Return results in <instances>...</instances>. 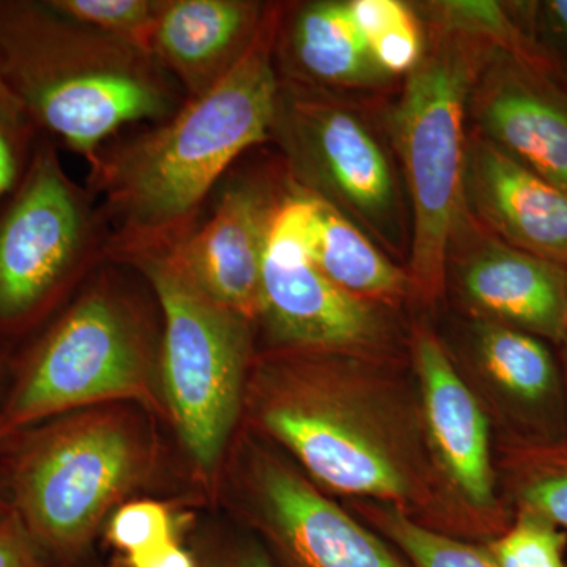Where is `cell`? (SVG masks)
Masks as SVG:
<instances>
[{"instance_id":"1","label":"cell","mask_w":567,"mask_h":567,"mask_svg":"<svg viewBox=\"0 0 567 567\" xmlns=\"http://www.w3.org/2000/svg\"><path fill=\"white\" fill-rule=\"evenodd\" d=\"M279 22L278 7H270L251 47L223 80L147 132L99 152L89 183L112 226L104 249L112 259L181 245L226 171L270 140Z\"/></svg>"},{"instance_id":"2","label":"cell","mask_w":567,"mask_h":567,"mask_svg":"<svg viewBox=\"0 0 567 567\" xmlns=\"http://www.w3.org/2000/svg\"><path fill=\"white\" fill-rule=\"evenodd\" d=\"M0 62L40 133L89 166L122 128L162 123L186 100L147 51L71 20L50 0H0Z\"/></svg>"},{"instance_id":"3","label":"cell","mask_w":567,"mask_h":567,"mask_svg":"<svg viewBox=\"0 0 567 567\" xmlns=\"http://www.w3.org/2000/svg\"><path fill=\"white\" fill-rule=\"evenodd\" d=\"M491 47L442 32L434 50L406 78L391 114L413 210L410 279L439 292L447 257L464 227L465 114Z\"/></svg>"},{"instance_id":"4","label":"cell","mask_w":567,"mask_h":567,"mask_svg":"<svg viewBox=\"0 0 567 567\" xmlns=\"http://www.w3.org/2000/svg\"><path fill=\"white\" fill-rule=\"evenodd\" d=\"M122 262L140 268L162 305L167 401L194 461L215 468L240 405L249 320L205 295L171 248Z\"/></svg>"},{"instance_id":"5","label":"cell","mask_w":567,"mask_h":567,"mask_svg":"<svg viewBox=\"0 0 567 567\" xmlns=\"http://www.w3.org/2000/svg\"><path fill=\"white\" fill-rule=\"evenodd\" d=\"M102 224L43 134L21 181L0 203V336L31 327L92 249H106Z\"/></svg>"},{"instance_id":"6","label":"cell","mask_w":567,"mask_h":567,"mask_svg":"<svg viewBox=\"0 0 567 567\" xmlns=\"http://www.w3.org/2000/svg\"><path fill=\"white\" fill-rule=\"evenodd\" d=\"M136 472L137 446L125 425L106 417L54 425L14 458L13 511L47 557L73 559Z\"/></svg>"},{"instance_id":"7","label":"cell","mask_w":567,"mask_h":567,"mask_svg":"<svg viewBox=\"0 0 567 567\" xmlns=\"http://www.w3.org/2000/svg\"><path fill=\"white\" fill-rule=\"evenodd\" d=\"M144 365L140 330L130 312L106 290H93L29 357L0 410V440L73 406L140 393Z\"/></svg>"},{"instance_id":"8","label":"cell","mask_w":567,"mask_h":567,"mask_svg":"<svg viewBox=\"0 0 567 567\" xmlns=\"http://www.w3.org/2000/svg\"><path fill=\"white\" fill-rule=\"evenodd\" d=\"M271 137L286 152L290 178L395 245L401 227L398 185L385 152L349 107L317 87L279 81Z\"/></svg>"},{"instance_id":"9","label":"cell","mask_w":567,"mask_h":567,"mask_svg":"<svg viewBox=\"0 0 567 567\" xmlns=\"http://www.w3.org/2000/svg\"><path fill=\"white\" fill-rule=\"evenodd\" d=\"M315 196L290 178L260 268L259 316L278 341L301 349H363L383 324L368 301L334 286L309 254Z\"/></svg>"},{"instance_id":"10","label":"cell","mask_w":567,"mask_h":567,"mask_svg":"<svg viewBox=\"0 0 567 567\" xmlns=\"http://www.w3.org/2000/svg\"><path fill=\"white\" fill-rule=\"evenodd\" d=\"M300 385L268 402L262 421L306 472L342 494L380 499L412 494L401 454L368 413L312 382Z\"/></svg>"},{"instance_id":"11","label":"cell","mask_w":567,"mask_h":567,"mask_svg":"<svg viewBox=\"0 0 567 567\" xmlns=\"http://www.w3.org/2000/svg\"><path fill=\"white\" fill-rule=\"evenodd\" d=\"M287 192L267 177H237L223 189L210 219L171 248L205 295L246 320L259 316L264 252Z\"/></svg>"},{"instance_id":"12","label":"cell","mask_w":567,"mask_h":567,"mask_svg":"<svg viewBox=\"0 0 567 567\" xmlns=\"http://www.w3.org/2000/svg\"><path fill=\"white\" fill-rule=\"evenodd\" d=\"M257 480L284 567H412L286 465L265 462Z\"/></svg>"},{"instance_id":"13","label":"cell","mask_w":567,"mask_h":567,"mask_svg":"<svg viewBox=\"0 0 567 567\" xmlns=\"http://www.w3.org/2000/svg\"><path fill=\"white\" fill-rule=\"evenodd\" d=\"M465 199L505 244L567 265V192L484 137L466 147Z\"/></svg>"},{"instance_id":"14","label":"cell","mask_w":567,"mask_h":567,"mask_svg":"<svg viewBox=\"0 0 567 567\" xmlns=\"http://www.w3.org/2000/svg\"><path fill=\"white\" fill-rule=\"evenodd\" d=\"M267 11L245 0H164L148 52L193 99L244 58Z\"/></svg>"},{"instance_id":"15","label":"cell","mask_w":567,"mask_h":567,"mask_svg":"<svg viewBox=\"0 0 567 567\" xmlns=\"http://www.w3.org/2000/svg\"><path fill=\"white\" fill-rule=\"evenodd\" d=\"M470 107L481 137L567 192V106L516 66L481 73Z\"/></svg>"},{"instance_id":"16","label":"cell","mask_w":567,"mask_h":567,"mask_svg":"<svg viewBox=\"0 0 567 567\" xmlns=\"http://www.w3.org/2000/svg\"><path fill=\"white\" fill-rule=\"evenodd\" d=\"M458 278L466 301L487 320L537 338H566L567 274L561 265L492 238L470 252Z\"/></svg>"},{"instance_id":"17","label":"cell","mask_w":567,"mask_h":567,"mask_svg":"<svg viewBox=\"0 0 567 567\" xmlns=\"http://www.w3.org/2000/svg\"><path fill=\"white\" fill-rule=\"evenodd\" d=\"M415 350L432 445L458 494L487 509L495 480L486 413L434 336H417Z\"/></svg>"},{"instance_id":"18","label":"cell","mask_w":567,"mask_h":567,"mask_svg":"<svg viewBox=\"0 0 567 567\" xmlns=\"http://www.w3.org/2000/svg\"><path fill=\"white\" fill-rule=\"evenodd\" d=\"M293 81L334 87H374L390 78L372 58L349 2H312L295 13L282 37Z\"/></svg>"},{"instance_id":"19","label":"cell","mask_w":567,"mask_h":567,"mask_svg":"<svg viewBox=\"0 0 567 567\" xmlns=\"http://www.w3.org/2000/svg\"><path fill=\"white\" fill-rule=\"evenodd\" d=\"M312 194V193H311ZM315 196L309 254L312 262L334 286L368 301L404 297L412 279L380 251L364 230L322 197Z\"/></svg>"},{"instance_id":"20","label":"cell","mask_w":567,"mask_h":567,"mask_svg":"<svg viewBox=\"0 0 567 567\" xmlns=\"http://www.w3.org/2000/svg\"><path fill=\"white\" fill-rule=\"evenodd\" d=\"M475 338L484 371L514 404L540 423L557 412L558 369L540 338L487 319L476 324Z\"/></svg>"},{"instance_id":"21","label":"cell","mask_w":567,"mask_h":567,"mask_svg":"<svg viewBox=\"0 0 567 567\" xmlns=\"http://www.w3.org/2000/svg\"><path fill=\"white\" fill-rule=\"evenodd\" d=\"M353 20L380 69L412 73L423 61V33L415 13L399 0H353Z\"/></svg>"},{"instance_id":"22","label":"cell","mask_w":567,"mask_h":567,"mask_svg":"<svg viewBox=\"0 0 567 567\" xmlns=\"http://www.w3.org/2000/svg\"><path fill=\"white\" fill-rule=\"evenodd\" d=\"M372 518L412 567H498L486 547L423 527L395 507L379 509Z\"/></svg>"},{"instance_id":"23","label":"cell","mask_w":567,"mask_h":567,"mask_svg":"<svg viewBox=\"0 0 567 567\" xmlns=\"http://www.w3.org/2000/svg\"><path fill=\"white\" fill-rule=\"evenodd\" d=\"M50 3L71 20L132 41L148 52L164 0H50Z\"/></svg>"},{"instance_id":"24","label":"cell","mask_w":567,"mask_h":567,"mask_svg":"<svg viewBox=\"0 0 567 567\" xmlns=\"http://www.w3.org/2000/svg\"><path fill=\"white\" fill-rule=\"evenodd\" d=\"M432 6H435V20L442 32L481 41L492 48H503L514 54H527L520 31L502 3L488 0H447Z\"/></svg>"},{"instance_id":"25","label":"cell","mask_w":567,"mask_h":567,"mask_svg":"<svg viewBox=\"0 0 567 567\" xmlns=\"http://www.w3.org/2000/svg\"><path fill=\"white\" fill-rule=\"evenodd\" d=\"M486 548L498 567H566V536L535 514L525 513Z\"/></svg>"},{"instance_id":"26","label":"cell","mask_w":567,"mask_h":567,"mask_svg":"<svg viewBox=\"0 0 567 567\" xmlns=\"http://www.w3.org/2000/svg\"><path fill=\"white\" fill-rule=\"evenodd\" d=\"M41 136L0 62V203L21 181Z\"/></svg>"},{"instance_id":"27","label":"cell","mask_w":567,"mask_h":567,"mask_svg":"<svg viewBox=\"0 0 567 567\" xmlns=\"http://www.w3.org/2000/svg\"><path fill=\"white\" fill-rule=\"evenodd\" d=\"M107 537L126 557L140 554L175 540L173 517L159 503H130L112 517Z\"/></svg>"},{"instance_id":"28","label":"cell","mask_w":567,"mask_h":567,"mask_svg":"<svg viewBox=\"0 0 567 567\" xmlns=\"http://www.w3.org/2000/svg\"><path fill=\"white\" fill-rule=\"evenodd\" d=\"M518 492L525 513L567 529V457L548 458L546 464L536 466Z\"/></svg>"},{"instance_id":"29","label":"cell","mask_w":567,"mask_h":567,"mask_svg":"<svg viewBox=\"0 0 567 567\" xmlns=\"http://www.w3.org/2000/svg\"><path fill=\"white\" fill-rule=\"evenodd\" d=\"M0 567H48L47 554L14 511L0 517Z\"/></svg>"},{"instance_id":"30","label":"cell","mask_w":567,"mask_h":567,"mask_svg":"<svg viewBox=\"0 0 567 567\" xmlns=\"http://www.w3.org/2000/svg\"><path fill=\"white\" fill-rule=\"evenodd\" d=\"M125 567H199L196 559L177 540L125 557Z\"/></svg>"},{"instance_id":"31","label":"cell","mask_w":567,"mask_h":567,"mask_svg":"<svg viewBox=\"0 0 567 567\" xmlns=\"http://www.w3.org/2000/svg\"><path fill=\"white\" fill-rule=\"evenodd\" d=\"M199 567H278L275 559L257 544H245L219 551L205 559Z\"/></svg>"},{"instance_id":"32","label":"cell","mask_w":567,"mask_h":567,"mask_svg":"<svg viewBox=\"0 0 567 567\" xmlns=\"http://www.w3.org/2000/svg\"><path fill=\"white\" fill-rule=\"evenodd\" d=\"M547 20L559 39L565 41L567 47V0H550L544 6Z\"/></svg>"},{"instance_id":"33","label":"cell","mask_w":567,"mask_h":567,"mask_svg":"<svg viewBox=\"0 0 567 567\" xmlns=\"http://www.w3.org/2000/svg\"><path fill=\"white\" fill-rule=\"evenodd\" d=\"M7 513H9V511H7L6 499H3L2 494H0V517L6 516Z\"/></svg>"},{"instance_id":"34","label":"cell","mask_w":567,"mask_h":567,"mask_svg":"<svg viewBox=\"0 0 567 567\" xmlns=\"http://www.w3.org/2000/svg\"><path fill=\"white\" fill-rule=\"evenodd\" d=\"M563 342H565V344H566V361H567V334H566V338L563 339Z\"/></svg>"}]
</instances>
